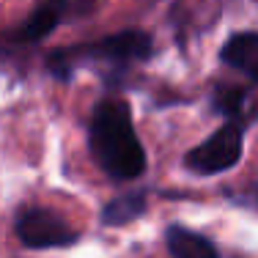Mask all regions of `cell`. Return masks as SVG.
Wrapping results in <instances>:
<instances>
[{
	"mask_svg": "<svg viewBox=\"0 0 258 258\" xmlns=\"http://www.w3.org/2000/svg\"><path fill=\"white\" fill-rule=\"evenodd\" d=\"M91 151L104 173L113 179H135L146 168V154L132 126L129 104L107 99L91 118Z\"/></svg>",
	"mask_w": 258,
	"mask_h": 258,
	"instance_id": "6da1fadb",
	"label": "cell"
},
{
	"mask_svg": "<svg viewBox=\"0 0 258 258\" xmlns=\"http://www.w3.org/2000/svg\"><path fill=\"white\" fill-rule=\"evenodd\" d=\"M239 157H242V129L236 124H225L189 151L187 168H192L195 173H223L239 162Z\"/></svg>",
	"mask_w": 258,
	"mask_h": 258,
	"instance_id": "7a4b0ae2",
	"label": "cell"
},
{
	"mask_svg": "<svg viewBox=\"0 0 258 258\" xmlns=\"http://www.w3.org/2000/svg\"><path fill=\"white\" fill-rule=\"evenodd\" d=\"M17 233L28 247H63L75 244L77 231L50 209H28L17 220Z\"/></svg>",
	"mask_w": 258,
	"mask_h": 258,
	"instance_id": "3957f363",
	"label": "cell"
},
{
	"mask_svg": "<svg viewBox=\"0 0 258 258\" xmlns=\"http://www.w3.org/2000/svg\"><path fill=\"white\" fill-rule=\"evenodd\" d=\"M85 58L107 60V63H132L151 52V39L140 30H124V33L107 36V39L96 41L88 50H80Z\"/></svg>",
	"mask_w": 258,
	"mask_h": 258,
	"instance_id": "277c9868",
	"label": "cell"
},
{
	"mask_svg": "<svg viewBox=\"0 0 258 258\" xmlns=\"http://www.w3.org/2000/svg\"><path fill=\"white\" fill-rule=\"evenodd\" d=\"M214 104L228 118V124H236L239 129L258 118V94L250 88H220L214 94Z\"/></svg>",
	"mask_w": 258,
	"mask_h": 258,
	"instance_id": "5b68a950",
	"label": "cell"
},
{
	"mask_svg": "<svg viewBox=\"0 0 258 258\" xmlns=\"http://www.w3.org/2000/svg\"><path fill=\"white\" fill-rule=\"evenodd\" d=\"M223 60L258 83V33L247 30V33L231 36L223 47Z\"/></svg>",
	"mask_w": 258,
	"mask_h": 258,
	"instance_id": "8992f818",
	"label": "cell"
},
{
	"mask_svg": "<svg viewBox=\"0 0 258 258\" xmlns=\"http://www.w3.org/2000/svg\"><path fill=\"white\" fill-rule=\"evenodd\" d=\"M168 250L173 258H220L217 247L206 236L195 231H187L181 225L168 228Z\"/></svg>",
	"mask_w": 258,
	"mask_h": 258,
	"instance_id": "52a82bcc",
	"label": "cell"
},
{
	"mask_svg": "<svg viewBox=\"0 0 258 258\" xmlns=\"http://www.w3.org/2000/svg\"><path fill=\"white\" fill-rule=\"evenodd\" d=\"M58 25H60L58 11H55L50 3H41L39 9L30 14V20L25 22V28H22L20 36H22L25 41H36V39H44L47 33H52Z\"/></svg>",
	"mask_w": 258,
	"mask_h": 258,
	"instance_id": "ba28073f",
	"label": "cell"
},
{
	"mask_svg": "<svg viewBox=\"0 0 258 258\" xmlns=\"http://www.w3.org/2000/svg\"><path fill=\"white\" fill-rule=\"evenodd\" d=\"M143 209H146V198H143V195H121V198L113 201V204H107L102 220L107 225H124V223H129V220L138 217Z\"/></svg>",
	"mask_w": 258,
	"mask_h": 258,
	"instance_id": "9c48e42d",
	"label": "cell"
},
{
	"mask_svg": "<svg viewBox=\"0 0 258 258\" xmlns=\"http://www.w3.org/2000/svg\"><path fill=\"white\" fill-rule=\"evenodd\" d=\"M47 3L58 11L60 22H63V20H69V17H80V14L94 11L96 0H47Z\"/></svg>",
	"mask_w": 258,
	"mask_h": 258,
	"instance_id": "30bf717a",
	"label": "cell"
}]
</instances>
